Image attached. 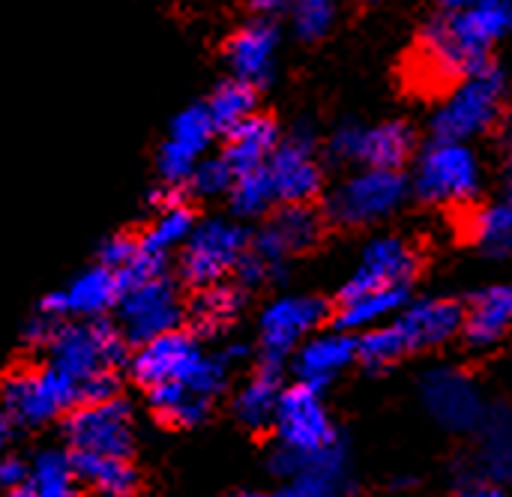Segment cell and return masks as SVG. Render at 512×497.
<instances>
[{"mask_svg":"<svg viewBox=\"0 0 512 497\" xmlns=\"http://www.w3.org/2000/svg\"><path fill=\"white\" fill-rule=\"evenodd\" d=\"M195 228V216L189 207L171 201L165 204V210L153 219V225L144 231V237L138 240V249L147 252L150 258H159V261H168L171 252L183 249V243L189 240Z\"/></svg>","mask_w":512,"mask_h":497,"instance_id":"obj_30","label":"cell"},{"mask_svg":"<svg viewBox=\"0 0 512 497\" xmlns=\"http://www.w3.org/2000/svg\"><path fill=\"white\" fill-rule=\"evenodd\" d=\"M78 381L57 366L21 369L0 384V405L18 426H48L72 405H78Z\"/></svg>","mask_w":512,"mask_h":497,"instance_id":"obj_6","label":"cell"},{"mask_svg":"<svg viewBox=\"0 0 512 497\" xmlns=\"http://www.w3.org/2000/svg\"><path fill=\"white\" fill-rule=\"evenodd\" d=\"M512 30V0H471L462 9H441L420 36L414 63L423 81L453 87L492 63V45Z\"/></svg>","mask_w":512,"mask_h":497,"instance_id":"obj_1","label":"cell"},{"mask_svg":"<svg viewBox=\"0 0 512 497\" xmlns=\"http://www.w3.org/2000/svg\"><path fill=\"white\" fill-rule=\"evenodd\" d=\"M512 330V285H489L465 306L462 339L471 351L495 348Z\"/></svg>","mask_w":512,"mask_h":497,"instance_id":"obj_23","label":"cell"},{"mask_svg":"<svg viewBox=\"0 0 512 497\" xmlns=\"http://www.w3.org/2000/svg\"><path fill=\"white\" fill-rule=\"evenodd\" d=\"M357 360V339L345 330L306 336L294 351V372L300 384L324 393Z\"/></svg>","mask_w":512,"mask_h":497,"instance_id":"obj_22","label":"cell"},{"mask_svg":"<svg viewBox=\"0 0 512 497\" xmlns=\"http://www.w3.org/2000/svg\"><path fill=\"white\" fill-rule=\"evenodd\" d=\"M123 294V282L117 270L96 264L84 273H78L63 291H54L42 300V312L54 318H102L108 309L117 306Z\"/></svg>","mask_w":512,"mask_h":497,"instance_id":"obj_20","label":"cell"},{"mask_svg":"<svg viewBox=\"0 0 512 497\" xmlns=\"http://www.w3.org/2000/svg\"><path fill=\"white\" fill-rule=\"evenodd\" d=\"M417 150V132L405 120H387L378 126L342 123L330 135V156L336 162H357L363 168L402 171Z\"/></svg>","mask_w":512,"mask_h":497,"instance_id":"obj_8","label":"cell"},{"mask_svg":"<svg viewBox=\"0 0 512 497\" xmlns=\"http://www.w3.org/2000/svg\"><path fill=\"white\" fill-rule=\"evenodd\" d=\"M471 240L489 258H507L512 252V204L504 198L486 204L471 219Z\"/></svg>","mask_w":512,"mask_h":497,"instance_id":"obj_33","label":"cell"},{"mask_svg":"<svg viewBox=\"0 0 512 497\" xmlns=\"http://www.w3.org/2000/svg\"><path fill=\"white\" fill-rule=\"evenodd\" d=\"M123 330L102 318H90L81 324H57L54 336L48 339V363L75 378L78 384L96 372L120 369L129 360Z\"/></svg>","mask_w":512,"mask_h":497,"instance_id":"obj_5","label":"cell"},{"mask_svg":"<svg viewBox=\"0 0 512 497\" xmlns=\"http://www.w3.org/2000/svg\"><path fill=\"white\" fill-rule=\"evenodd\" d=\"M75 465L63 450H42L30 462V477L21 495L36 497H69L75 495Z\"/></svg>","mask_w":512,"mask_h":497,"instance_id":"obj_32","label":"cell"},{"mask_svg":"<svg viewBox=\"0 0 512 497\" xmlns=\"http://www.w3.org/2000/svg\"><path fill=\"white\" fill-rule=\"evenodd\" d=\"M327 321V303L318 297H279L261 315V351L264 360L285 363L297 345Z\"/></svg>","mask_w":512,"mask_h":497,"instance_id":"obj_15","label":"cell"},{"mask_svg":"<svg viewBox=\"0 0 512 497\" xmlns=\"http://www.w3.org/2000/svg\"><path fill=\"white\" fill-rule=\"evenodd\" d=\"M324 234V216L312 204H282L270 225L249 243V249L273 270V279L285 270V261L312 249Z\"/></svg>","mask_w":512,"mask_h":497,"instance_id":"obj_17","label":"cell"},{"mask_svg":"<svg viewBox=\"0 0 512 497\" xmlns=\"http://www.w3.org/2000/svg\"><path fill=\"white\" fill-rule=\"evenodd\" d=\"M462 321H465V306H459L456 300L432 297V300H417V303L408 300L402 312H396L393 324L405 336L408 351L420 354V351H432L456 339L462 333Z\"/></svg>","mask_w":512,"mask_h":497,"instance_id":"obj_21","label":"cell"},{"mask_svg":"<svg viewBox=\"0 0 512 497\" xmlns=\"http://www.w3.org/2000/svg\"><path fill=\"white\" fill-rule=\"evenodd\" d=\"M408 300H411V285H390V288H372L351 297H339L333 327L345 333L375 327L387 318H396V312H402Z\"/></svg>","mask_w":512,"mask_h":497,"instance_id":"obj_25","label":"cell"},{"mask_svg":"<svg viewBox=\"0 0 512 497\" xmlns=\"http://www.w3.org/2000/svg\"><path fill=\"white\" fill-rule=\"evenodd\" d=\"M276 48H279V30L264 18L249 21L228 42V66L234 69L237 78L255 87L267 84L276 69Z\"/></svg>","mask_w":512,"mask_h":497,"instance_id":"obj_24","label":"cell"},{"mask_svg":"<svg viewBox=\"0 0 512 497\" xmlns=\"http://www.w3.org/2000/svg\"><path fill=\"white\" fill-rule=\"evenodd\" d=\"M225 135H228V141H225L222 156L234 174L267 165V159L273 156V150L279 144V126L258 111L249 114L246 120H240L237 126H231Z\"/></svg>","mask_w":512,"mask_h":497,"instance_id":"obj_26","label":"cell"},{"mask_svg":"<svg viewBox=\"0 0 512 497\" xmlns=\"http://www.w3.org/2000/svg\"><path fill=\"white\" fill-rule=\"evenodd\" d=\"M27 477H30V465H24L21 459L15 456L0 459V489L21 495V489L27 486Z\"/></svg>","mask_w":512,"mask_h":497,"instance_id":"obj_43","label":"cell"},{"mask_svg":"<svg viewBox=\"0 0 512 497\" xmlns=\"http://www.w3.org/2000/svg\"><path fill=\"white\" fill-rule=\"evenodd\" d=\"M249 231L231 219H207L192 228L189 240L183 243L180 273L189 285L204 288L222 282L228 273L237 270L240 258L249 252Z\"/></svg>","mask_w":512,"mask_h":497,"instance_id":"obj_9","label":"cell"},{"mask_svg":"<svg viewBox=\"0 0 512 497\" xmlns=\"http://www.w3.org/2000/svg\"><path fill=\"white\" fill-rule=\"evenodd\" d=\"M270 471L288 483L282 489V495L291 497H330L351 486L348 447L342 438H336L324 450H315L306 456H300L288 447H279L270 459Z\"/></svg>","mask_w":512,"mask_h":497,"instance_id":"obj_10","label":"cell"},{"mask_svg":"<svg viewBox=\"0 0 512 497\" xmlns=\"http://www.w3.org/2000/svg\"><path fill=\"white\" fill-rule=\"evenodd\" d=\"M57 324H60V318H54V315H48V312H39L33 321H27L24 336H27V342H33V345H48V339L54 336Z\"/></svg>","mask_w":512,"mask_h":497,"instance_id":"obj_44","label":"cell"},{"mask_svg":"<svg viewBox=\"0 0 512 497\" xmlns=\"http://www.w3.org/2000/svg\"><path fill=\"white\" fill-rule=\"evenodd\" d=\"M411 195V180L393 168H363L342 180L324 204V216L342 228H363L390 219Z\"/></svg>","mask_w":512,"mask_h":497,"instance_id":"obj_4","label":"cell"},{"mask_svg":"<svg viewBox=\"0 0 512 497\" xmlns=\"http://www.w3.org/2000/svg\"><path fill=\"white\" fill-rule=\"evenodd\" d=\"M420 270V252L411 240L399 234H384L366 243L357 270L342 285L339 297H351L372 288H390V285H411Z\"/></svg>","mask_w":512,"mask_h":497,"instance_id":"obj_18","label":"cell"},{"mask_svg":"<svg viewBox=\"0 0 512 497\" xmlns=\"http://www.w3.org/2000/svg\"><path fill=\"white\" fill-rule=\"evenodd\" d=\"M267 171L276 189V201L282 204H309L324 189V168L318 162L315 132L309 126H297L288 138H279L273 156L267 159Z\"/></svg>","mask_w":512,"mask_h":497,"instance_id":"obj_12","label":"cell"},{"mask_svg":"<svg viewBox=\"0 0 512 497\" xmlns=\"http://www.w3.org/2000/svg\"><path fill=\"white\" fill-rule=\"evenodd\" d=\"M186 183L192 186L195 195H201V198H216V195H222V192L231 189L234 171H231V165L225 162V156H216V159H204V156H201L198 165L192 168V174H189Z\"/></svg>","mask_w":512,"mask_h":497,"instance_id":"obj_39","label":"cell"},{"mask_svg":"<svg viewBox=\"0 0 512 497\" xmlns=\"http://www.w3.org/2000/svg\"><path fill=\"white\" fill-rule=\"evenodd\" d=\"M408 342L399 333V327L390 324H375L366 327L357 336V360L369 369V372H387L390 366H396L402 357H408Z\"/></svg>","mask_w":512,"mask_h":497,"instance_id":"obj_35","label":"cell"},{"mask_svg":"<svg viewBox=\"0 0 512 497\" xmlns=\"http://www.w3.org/2000/svg\"><path fill=\"white\" fill-rule=\"evenodd\" d=\"M135 249H138L135 240H129V237H111V240H105L99 246V264H105V267H111V270L120 273L132 261Z\"/></svg>","mask_w":512,"mask_h":497,"instance_id":"obj_42","label":"cell"},{"mask_svg":"<svg viewBox=\"0 0 512 497\" xmlns=\"http://www.w3.org/2000/svg\"><path fill=\"white\" fill-rule=\"evenodd\" d=\"M282 390H285V384H282V363L264 360L261 369L237 393V402H234L237 420L246 429H255V432L273 426V417H276Z\"/></svg>","mask_w":512,"mask_h":497,"instance_id":"obj_27","label":"cell"},{"mask_svg":"<svg viewBox=\"0 0 512 497\" xmlns=\"http://www.w3.org/2000/svg\"><path fill=\"white\" fill-rule=\"evenodd\" d=\"M441 9H462L465 3H471V0H435Z\"/></svg>","mask_w":512,"mask_h":497,"instance_id":"obj_49","label":"cell"},{"mask_svg":"<svg viewBox=\"0 0 512 497\" xmlns=\"http://www.w3.org/2000/svg\"><path fill=\"white\" fill-rule=\"evenodd\" d=\"M273 429L279 435V447H288L300 456L324 450L327 444H333L339 438L330 423V414L321 402V393L300 381H297V387L282 390V399H279V408L273 417Z\"/></svg>","mask_w":512,"mask_h":497,"instance_id":"obj_13","label":"cell"},{"mask_svg":"<svg viewBox=\"0 0 512 497\" xmlns=\"http://www.w3.org/2000/svg\"><path fill=\"white\" fill-rule=\"evenodd\" d=\"M420 393H423L426 411L447 432H459V435L477 432V426L486 414V402L480 396V387L462 369L438 366V369L426 372Z\"/></svg>","mask_w":512,"mask_h":497,"instance_id":"obj_14","label":"cell"},{"mask_svg":"<svg viewBox=\"0 0 512 497\" xmlns=\"http://www.w3.org/2000/svg\"><path fill=\"white\" fill-rule=\"evenodd\" d=\"M480 453L477 468L495 483V486H512V414L507 408H486L480 426Z\"/></svg>","mask_w":512,"mask_h":497,"instance_id":"obj_28","label":"cell"},{"mask_svg":"<svg viewBox=\"0 0 512 497\" xmlns=\"http://www.w3.org/2000/svg\"><path fill=\"white\" fill-rule=\"evenodd\" d=\"M390 486H393V492H399V489H402V492H408V489H414V486H417V477H396Z\"/></svg>","mask_w":512,"mask_h":497,"instance_id":"obj_48","label":"cell"},{"mask_svg":"<svg viewBox=\"0 0 512 497\" xmlns=\"http://www.w3.org/2000/svg\"><path fill=\"white\" fill-rule=\"evenodd\" d=\"M243 306V297L237 288H228L222 282H213V285H204L201 294L192 300L189 312H192V321L204 330V333H216L219 327H225L228 321L237 318Z\"/></svg>","mask_w":512,"mask_h":497,"instance_id":"obj_36","label":"cell"},{"mask_svg":"<svg viewBox=\"0 0 512 497\" xmlns=\"http://www.w3.org/2000/svg\"><path fill=\"white\" fill-rule=\"evenodd\" d=\"M504 105H507V75L489 63L447 90L444 102L432 114V135L471 141L489 132L501 120Z\"/></svg>","mask_w":512,"mask_h":497,"instance_id":"obj_2","label":"cell"},{"mask_svg":"<svg viewBox=\"0 0 512 497\" xmlns=\"http://www.w3.org/2000/svg\"><path fill=\"white\" fill-rule=\"evenodd\" d=\"M258 12H264V15H273V12H282V9H288V3L291 0H249Z\"/></svg>","mask_w":512,"mask_h":497,"instance_id":"obj_46","label":"cell"},{"mask_svg":"<svg viewBox=\"0 0 512 497\" xmlns=\"http://www.w3.org/2000/svg\"><path fill=\"white\" fill-rule=\"evenodd\" d=\"M117 387H120L117 372L114 369H105V372H96V375L84 378L78 384V396H81V402H102V399H114L117 396Z\"/></svg>","mask_w":512,"mask_h":497,"instance_id":"obj_41","label":"cell"},{"mask_svg":"<svg viewBox=\"0 0 512 497\" xmlns=\"http://www.w3.org/2000/svg\"><path fill=\"white\" fill-rule=\"evenodd\" d=\"M9 435H12V417H9L6 408L0 405V450L9 444Z\"/></svg>","mask_w":512,"mask_h":497,"instance_id":"obj_47","label":"cell"},{"mask_svg":"<svg viewBox=\"0 0 512 497\" xmlns=\"http://www.w3.org/2000/svg\"><path fill=\"white\" fill-rule=\"evenodd\" d=\"M204 357L207 354H204L198 336L177 327V330H168V333L138 345L129 369H132V378L150 390L156 384H171V381L186 384Z\"/></svg>","mask_w":512,"mask_h":497,"instance_id":"obj_16","label":"cell"},{"mask_svg":"<svg viewBox=\"0 0 512 497\" xmlns=\"http://www.w3.org/2000/svg\"><path fill=\"white\" fill-rule=\"evenodd\" d=\"M63 438L75 453L129 456L135 441L132 408L117 396L102 402H78L63 423Z\"/></svg>","mask_w":512,"mask_h":497,"instance_id":"obj_11","label":"cell"},{"mask_svg":"<svg viewBox=\"0 0 512 497\" xmlns=\"http://www.w3.org/2000/svg\"><path fill=\"white\" fill-rule=\"evenodd\" d=\"M411 192L426 204L474 201L483 183V168L468 141L432 138L414 162Z\"/></svg>","mask_w":512,"mask_h":497,"instance_id":"obj_3","label":"cell"},{"mask_svg":"<svg viewBox=\"0 0 512 497\" xmlns=\"http://www.w3.org/2000/svg\"><path fill=\"white\" fill-rule=\"evenodd\" d=\"M228 192H231L234 213L243 216V219L264 216L276 204V189H273V180H270L267 165L252 168V171H243V174H234V183H231Z\"/></svg>","mask_w":512,"mask_h":497,"instance_id":"obj_37","label":"cell"},{"mask_svg":"<svg viewBox=\"0 0 512 497\" xmlns=\"http://www.w3.org/2000/svg\"><path fill=\"white\" fill-rule=\"evenodd\" d=\"M72 465H75V477L99 495L123 497L138 489V474L129 465V456L75 453Z\"/></svg>","mask_w":512,"mask_h":497,"instance_id":"obj_29","label":"cell"},{"mask_svg":"<svg viewBox=\"0 0 512 497\" xmlns=\"http://www.w3.org/2000/svg\"><path fill=\"white\" fill-rule=\"evenodd\" d=\"M369 3H378V0H369Z\"/></svg>","mask_w":512,"mask_h":497,"instance_id":"obj_50","label":"cell"},{"mask_svg":"<svg viewBox=\"0 0 512 497\" xmlns=\"http://www.w3.org/2000/svg\"><path fill=\"white\" fill-rule=\"evenodd\" d=\"M150 411L168 426H195L207 417L210 399H204L180 381H171L150 387Z\"/></svg>","mask_w":512,"mask_h":497,"instance_id":"obj_31","label":"cell"},{"mask_svg":"<svg viewBox=\"0 0 512 497\" xmlns=\"http://www.w3.org/2000/svg\"><path fill=\"white\" fill-rule=\"evenodd\" d=\"M288 9H291L294 33L303 42H318L333 30L339 15V0H291Z\"/></svg>","mask_w":512,"mask_h":497,"instance_id":"obj_38","label":"cell"},{"mask_svg":"<svg viewBox=\"0 0 512 497\" xmlns=\"http://www.w3.org/2000/svg\"><path fill=\"white\" fill-rule=\"evenodd\" d=\"M504 198L512 204V114L507 120V135H504Z\"/></svg>","mask_w":512,"mask_h":497,"instance_id":"obj_45","label":"cell"},{"mask_svg":"<svg viewBox=\"0 0 512 497\" xmlns=\"http://www.w3.org/2000/svg\"><path fill=\"white\" fill-rule=\"evenodd\" d=\"M216 135V126L207 114V105H192L186 111H180L171 126L168 135L159 147V174L168 186L186 183L192 168L198 165V159L204 156V150L210 147Z\"/></svg>","mask_w":512,"mask_h":497,"instance_id":"obj_19","label":"cell"},{"mask_svg":"<svg viewBox=\"0 0 512 497\" xmlns=\"http://www.w3.org/2000/svg\"><path fill=\"white\" fill-rule=\"evenodd\" d=\"M255 105H258L255 84H249V81L234 75L231 81H222L213 90V96L207 102V114H210L216 132H228L231 126H237L240 120L255 114Z\"/></svg>","mask_w":512,"mask_h":497,"instance_id":"obj_34","label":"cell"},{"mask_svg":"<svg viewBox=\"0 0 512 497\" xmlns=\"http://www.w3.org/2000/svg\"><path fill=\"white\" fill-rule=\"evenodd\" d=\"M117 309H120V330L129 345H144L168 330H177L186 318V306L180 300L177 285L162 273L123 285Z\"/></svg>","mask_w":512,"mask_h":497,"instance_id":"obj_7","label":"cell"},{"mask_svg":"<svg viewBox=\"0 0 512 497\" xmlns=\"http://www.w3.org/2000/svg\"><path fill=\"white\" fill-rule=\"evenodd\" d=\"M453 489L459 492V495H477V497H492V495H501L504 489L501 486H495L477 465H459L456 471H453Z\"/></svg>","mask_w":512,"mask_h":497,"instance_id":"obj_40","label":"cell"}]
</instances>
